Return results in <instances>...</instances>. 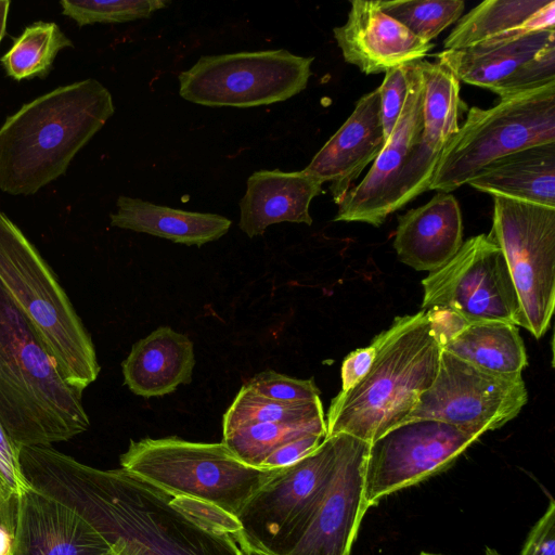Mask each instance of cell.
I'll return each instance as SVG.
<instances>
[{
  "label": "cell",
  "instance_id": "obj_1",
  "mask_svg": "<svg viewBox=\"0 0 555 555\" xmlns=\"http://www.w3.org/2000/svg\"><path fill=\"white\" fill-rule=\"evenodd\" d=\"M20 464L31 488L70 507L109 544L122 540L140 555H250L122 468H95L51 446L20 448Z\"/></svg>",
  "mask_w": 555,
  "mask_h": 555
},
{
  "label": "cell",
  "instance_id": "obj_2",
  "mask_svg": "<svg viewBox=\"0 0 555 555\" xmlns=\"http://www.w3.org/2000/svg\"><path fill=\"white\" fill-rule=\"evenodd\" d=\"M114 112L109 90L94 78L22 105L0 127V191L33 195L55 181Z\"/></svg>",
  "mask_w": 555,
  "mask_h": 555
},
{
  "label": "cell",
  "instance_id": "obj_3",
  "mask_svg": "<svg viewBox=\"0 0 555 555\" xmlns=\"http://www.w3.org/2000/svg\"><path fill=\"white\" fill-rule=\"evenodd\" d=\"M81 390L68 385L38 334L0 284V424L18 447L51 446L86 431Z\"/></svg>",
  "mask_w": 555,
  "mask_h": 555
},
{
  "label": "cell",
  "instance_id": "obj_4",
  "mask_svg": "<svg viewBox=\"0 0 555 555\" xmlns=\"http://www.w3.org/2000/svg\"><path fill=\"white\" fill-rule=\"evenodd\" d=\"M372 344L376 354L367 373L332 400L325 437L347 434L371 443L405 422L434 383L442 347L425 310L397 317Z\"/></svg>",
  "mask_w": 555,
  "mask_h": 555
},
{
  "label": "cell",
  "instance_id": "obj_5",
  "mask_svg": "<svg viewBox=\"0 0 555 555\" xmlns=\"http://www.w3.org/2000/svg\"><path fill=\"white\" fill-rule=\"evenodd\" d=\"M0 284L38 334L63 379L83 391L100 373L92 339L50 266L1 210Z\"/></svg>",
  "mask_w": 555,
  "mask_h": 555
},
{
  "label": "cell",
  "instance_id": "obj_6",
  "mask_svg": "<svg viewBox=\"0 0 555 555\" xmlns=\"http://www.w3.org/2000/svg\"><path fill=\"white\" fill-rule=\"evenodd\" d=\"M119 463L120 468L172 498L206 501L236 518L249 498L278 472L243 463L222 441L193 442L178 437L130 440Z\"/></svg>",
  "mask_w": 555,
  "mask_h": 555
},
{
  "label": "cell",
  "instance_id": "obj_7",
  "mask_svg": "<svg viewBox=\"0 0 555 555\" xmlns=\"http://www.w3.org/2000/svg\"><path fill=\"white\" fill-rule=\"evenodd\" d=\"M555 142V82L472 107L443 147L429 190L451 193L491 162L519 150Z\"/></svg>",
  "mask_w": 555,
  "mask_h": 555
},
{
  "label": "cell",
  "instance_id": "obj_8",
  "mask_svg": "<svg viewBox=\"0 0 555 555\" xmlns=\"http://www.w3.org/2000/svg\"><path fill=\"white\" fill-rule=\"evenodd\" d=\"M345 434L325 437L297 463L278 469L237 515L240 544L250 555H288L334 475Z\"/></svg>",
  "mask_w": 555,
  "mask_h": 555
},
{
  "label": "cell",
  "instance_id": "obj_9",
  "mask_svg": "<svg viewBox=\"0 0 555 555\" xmlns=\"http://www.w3.org/2000/svg\"><path fill=\"white\" fill-rule=\"evenodd\" d=\"M492 197L489 234L504 255L520 306L521 326L541 338L555 304V208Z\"/></svg>",
  "mask_w": 555,
  "mask_h": 555
},
{
  "label": "cell",
  "instance_id": "obj_10",
  "mask_svg": "<svg viewBox=\"0 0 555 555\" xmlns=\"http://www.w3.org/2000/svg\"><path fill=\"white\" fill-rule=\"evenodd\" d=\"M312 62L285 49L203 55L179 74V94L211 107L269 105L305 90Z\"/></svg>",
  "mask_w": 555,
  "mask_h": 555
},
{
  "label": "cell",
  "instance_id": "obj_11",
  "mask_svg": "<svg viewBox=\"0 0 555 555\" xmlns=\"http://www.w3.org/2000/svg\"><path fill=\"white\" fill-rule=\"evenodd\" d=\"M422 285V310L444 309L467 322L503 321L521 326L520 306L504 255L489 233L464 242Z\"/></svg>",
  "mask_w": 555,
  "mask_h": 555
},
{
  "label": "cell",
  "instance_id": "obj_12",
  "mask_svg": "<svg viewBox=\"0 0 555 555\" xmlns=\"http://www.w3.org/2000/svg\"><path fill=\"white\" fill-rule=\"evenodd\" d=\"M527 400L521 376L491 374L442 350L434 383L406 421L436 420L481 436L516 417Z\"/></svg>",
  "mask_w": 555,
  "mask_h": 555
},
{
  "label": "cell",
  "instance_id": "obj_13",
  "mask_svg": "<svg viewBox=\"0 0 555 555\" xmlns=\"http://www.w3.org/2000/svg\"><path fill=\"white\" fill-rule=\"evenodd\" d=\"M480 436L429 418L405 421L370 443L363 478L367 508L449 468Z\"/></svg>",
  "mask_w": 555,
  "mask_h": 555
},
{
  "label": "cell",
  "instance_id": "obj_14",
  "mask_svg": "<svg viewBox=\"0 0 555 555\" xmlns=\"http://www.w3.org/2000/svg\"><path fill=\"white\" fill-rule=\"evenodd\" d=\"M421 61L406 65L408 93L397 124L364 179L351 188L338 205L334 221L379 227L396 211L398 183L422 131L424 77Z\"/></svg>",
  "mask_w": 555,
  "mask_h": 555
},
{
  "label": "cell",
  "instance_id": "obj_15",
  "mask_svg": "<svg viewBox=\"0 0 555 555\" xmlns=\"http://www.w3.org/2000/svg\"><path fill=\"white\" fill-rule=\"evenodd\" d=\"M369 447V442L345 434L325 494L288 555H350L369 509L363 493Z\"/></svg>",
  "mask_w": 555,
  "mask_h": 555
},
{
  "label": "cell",
  "instance_id": "obj_16",
  "mask_svg": "<svg viewBox=\"0 0 555 555\" xmlns=\"http://www.w3.org/2000/svg\"><path fill=\"white\" fill-rule=\"evenodd\" d=\"M111 544L70 507L29 487L15 499L13 555H100Z\"/></svg>",
  "mask_w": 555,
  "mask_h": 555
},
{
  "label": "cell",
  "instance_id": "obj_17",
  "mask_svg": "<svg viewBox=\"0 0 555 555\" xmlns=\"http://www.w3.org/2000/svg\"><path fill=\"white\" fill-rule=\"evenodd\" d=\"M333 33L345 62L366 75L421 61L434 48L384 13L377 1L352 0L346 23Z\"/></svg>",
  "mask_w": 555,
  "mask_h": 555
},
{
  "label": "cell",
  "instance_id": "obj_18",
  "mask_svg": "<svg viewBox=\"0 0 555 555\" xmlns=\"http://www.w3.org/2000/svg\"><path fill=\"white\" fill-rule=\"evenodd\" d=\"M424 92L422 131L399 181L401 194L412 201L429 190L439 156L459 130L462 106L460 81L441 63L421 61Z\"/></svg>",
  "mask_w": 555,
  "mask_h": 555
},
{
  "label": "cell",
  "instance_id": "obj_19",
  "mask_svg": "<svg viewBox=\"0 0 555 555\" xmlns=\"http://www.w3.org/2000/svg\"><path fill=\"white\" fill-rule=\"evenodd\" d=\"M385 142L377 88L358 100L351 115L304 171L322 184L330 182L333 201L340 205L353 181L374 162Z\"/></svg>",
  "mask_w": 555,
  "mask_h": 555
},
{
  "label": "cell",
  "instance_id": "obj_20",
  "mask_svg": "<svg viewBox=\"0 0 555 555\" xmlns=\"http://www.w3.org/2000/svg\"><path fill=\"white\" fill-rule=\"evenodd\" d=\"M462 237V212L456 198L438 192L425 205L398 218L393 248L401 262L431 272L459 251Z\"/></svg>",
  "mask_w": 555,
  "mask_h": 555
},
{
  "label": "cell",
  "instance_id": "obj_21",
  "mask_svg": "<svg viewBox=\"0 0 555 555\" xmlns=\"http://www.w3.org/2000/svg\"><path fill=\"white\" fill-rule=\"evenodd\" d=\"M240 201V229L248 236L262 235L271 224L294 222L312 224V199L322 193V183L301 171L259 170L246 182Z\"/></svg>",
  "mask_w": 555,
  "mask_h": 555
},
{
  "label": "cell",
  "instance_id": "obj_22",
  "mask_svg": "<svg viewBox=\"0 0 555 555\" xmlns=\"http://www.w3.org/2000/svg\"><path fill=\"white\" fill-rule=\"evenodd\" d=\"M194 366L192 340L169 326H160L133 344L121 363L125 384L143 398L163 397L190 384Z\"/></svg>",
  "mask_w": 555,
  "mask_h": 555
},
{
  "label": "cell",
  "instance_id": "obj_23",
  "mask_svg": "<svg viewBox=\"0 0 555 555\" xmlns=\"http://www.w3.org/2000/svg\"><path fill=\"white\" fill-rule=\"evenodd\" d=\"M553 29V0H488L459 20L444 40V50L464 49Z\"/></svg>",
  "mask_w": 555,
  "mask_h": 555
},
{
  "label": "cell",
  "instance_id": "obj_24",
  "mask_svg": "<svg viewBox=\"0 0 555 555\" xmlns=\"http://www.w3.org/2000/svg\"><path fill=\"white\" fill-rule=\"evenodd\" d=\"M467 184L492 196L555 208V142L500 157L483 167Z\"/></svg>",
  "mask_w": 555,
  "mask_h": 555
},
{
  "label": "cell",
  "instance_id": "obj_25",
  "mask_svg": "<svg viewBox=\"0 0 555 555\" xmlns=\"http://www.w3.org/2000/svg\"><path fill=\"white\" fill-rule=\"evenodd\" d=\"M109 219L112 227L189 246L217 241L232 224L230 219L217 214L186 211L124 195L117 198L116 211Z\"/></svg>",
  "mask_w": 555,
  "mask_h": 555
},
{
  "label": "cell",
  "instance_id": "obj_26",
  "mask_svg": "<svg viewBox=\"0 0 555 555\" xmlns=\"http://www.w3.org/2000/svg\"><path fill=\"white\" fill-rule=\"evenodd\" d=\"M555 41V29L537 30L521 37L443 50L436 57L459 81L492 92L521 64Z\"/></svg>",
  "mask_w": 555,
  "mask_h": 555
},
{
  "label": "cell",
  "instance_id": "obj_27",
  "mask_svg": "<svg viewBox=\"0 0 555 555\" xmlns=\"http://www.w3.org/2000/svg\"><path fill=\"white\" fill-rule=\"evenodd\" d=\"M441 347L485 372L501 376H521L528 364L518 327L503 321L465 322Z\"/></svg>",
  "mask_w": 555,
  "mask_h": 555
},
{
  "label": "cell",
  "instance_id": "obj_28",
  "mask_svg": "<svg viewBox=\"0 0 555 555\" xmlns=\"http://www.w3.org/2000/svg\"><path fill=\"white\" fill-rule=\"evenodd\" d=\"M69 47L73 41L56 23L38 21L24 28L0 62L7 76L16 81L44 79L59 52Z\"/></svg>",
  "mask_w": 555,
  "mask_h": 555
},
{
  "label": "cell",
  "instance_id": "obj_29",
  "mask_svg": "<svg viewBox=\"0 0 555 555\" xmlns=\"http://www.w3.org/2000/svg\"><path fill=\"white\" fill-rule=\"evenodd\" d=\"M310 434L326 436L325 416L291 423L242 425L223 433L222 442L240 461L260 468L262 461L274 450Z\"/></svg>",
  "mask_w": 555,
  "mask_h": 555
},
{
  "label": "cell",
  "instance_id": "obj_30",
  "mask_svg": "<svg viewBox=\"0 0 555 555\" xmlns=\"http://www.w3.org/2000/svg\"><path fill=\"white\" fill-rule=\"evenodd\" d=\"M324 417L321 399L283 402L267 398L244 384L223 415V433L246 424L291 423Z\"/></svg>",
  "mask_w": 555,
  "mask_h": 555
},
{
  "label": "cell",
  "instance_id": "obj_31",
  "mask_svg": "<svg viewBox=\"0 0 555 555\" xmlns=\"http://www.w3.org/2000/svg\"><path fill=\"white\" fill-rule=\"evenodd\" d=\"M380 10L423 41L431 42L442 30L460 20L462 0H378Z\"/></svg>",
  "mask_w": 555,
  "mask_h": 555
},
{
  "label": "cell",
  "instance_id": "obj_32",
  "mask_svg": "<svg viewBox=\"0 0 555 555\" xmlns=\"http://www.w3.org/2000/svg\"><path fill=\"white\" fill-rule=\"evenodd\" d=\"M166 0H62V14L73 20L78 27L96 23H126L150 17L166 8Z\"/></svg>",
  "mask_w": 555,
  "mask_h": 555
},
{
  "label": "cell",
  "instance_id": "obj_33",
  "mask_svg": "<svg viewBox=\"0 0 555 555\" xmlns=\"http://www.w3.org/2000/svg\"><path fill=\"white\" fill-rule=\"evenodd\" d=\"M555 82V41L521 64L493 91L501 100Z\"/></svg>",
  "mask_w": 555,
  "mask_h": 555
},
{
  "label": "cell",
  "instance_id": "obj_34",
  "mask_svg": "<svg viewBox=\"0 0 555 555\" xmlns=\"http://www.w3.org/2000/svg\"><path fill=\"white\" fill-rule=\"evenodd\" d=\"M245 384L259 395L278 401L306 402L320 399V390L313 378L299 379L274 371H264Z\"/></svg>",
  "mask_w": 555,
  "mask_h": 555
},
{
  "label": "cell",
  "instance_id": "obj_35",
  "mask_svg": "<svg viewBox=\"0 0 555 555\" xmlns=\"http://www.w3.org/2000/svg\"><path fill=\"white\" fill-rule=\"evenodd\" d=\"M406 65L388 69L378 87L379 117L386 139L393 130L406 98L409 86Z\"/></svg>",
  "mask_w": 555,
  "mask_h": 555
},
{
  "label": "cell",
  "instance_id": "obj_36",
  "mask_svg": "<svg viewBox=\"0 0 555 555\" xmlns=\"http://www.w3.org/2000/svg\"><path fill=\"white\" fill-rule=\"evenodd\" d=\"M171 504L214 532L230 534L240 543L241 526L237 518L219 506L189 496H171ZM241 545V544H240Z\"/></svg>",
  "mask_w": 555,
  "mask_h": 555
},
{
  "label": "cell",
  "instance_id": "obj_37",
  "mask_svg": "<svg viewBox=\"0 0 555 555\" xmlns=\"http://www.w3.org/2000/svg\"><path fill=\"white\" fill-rule=\"evenodd\" d=\"M0 481L12 498H16L30 486L23 476L20 464V448L9 438L0 424Z\"/></svg>",
  "mask_w": 555,
  "mask_h": 555
},
{
  "label": "cell",
  "instance_id": "obj_38",
  "mask_svg": "<svg viewBox=\"0 0 555 555\" xmlns=\"http://www.w3.org/2000/svg\"><path fill=\"white\" fill-rule=\"evenodd\" d=\"M520 555H555V502H550L544 514L531 528Z\"/></svg>",
  "mask_w": 555,
  "mask_h": 555
},
{
  "label": "cell",
  "instance_id": "obj_39",
  "mask_svg": "<svg viewBox=\"0 0 555 555\" xmlns=\"http://www.w3.org/2000/svg\"><path fill=\"white\" fill-rule=\"evenodd\" d=\"M324 438L323 435L310 434L289 441L270 453L260 464V468L279 469L291 466L313 452Z\"/></svg>",
  "mask_w": 555,
  "mask_h": 555
},
{
  "label": "cell",
  "instance_id": "obj_40",
  "mask_svg": "<svg viewBox=\"0 0 555 555\" xmlns=\"http://www.w3.org/2000/svg\"><path fill=\"white\" fill-rule=\"evenodd\" d=\"M376 354V348L370 346L351 351L341 364V391L353 387L370 370Z\"/></svg>",
  "mask_w": 555,
  "mask_h": 555
},
{
  "label": "cell",
  "instance_id": "obj_41",
  "mask_svg": "<svg viewBox=\"0 0 555 555\" xmlns=\"http://www.w3.org/2000/svg\"><path fill=\"white\" fill-rule=\"evenodd\" d=\"M15 499L8 494L0 481V528L12 537L15 522Z\"/></svg>",
  "mask_w": 555,
  "mask_h": 555
},
{
  "label": "cell",
  "instance_id": "obj_42",
  "mask_svg": "<svg viewBox=\"0 0 555 555\" xmlns=\"http://www.w3.org/2000/svg\"><path fill=\"white\" fill-rule=\"evenodd\" d=\"M100 555H140L137 551L129 547L122 540H116L111 544L107 551Z\"/></svg>",
  "mask_w": 555,
  "mask_h": 555
},
{
  "label": "cell",
  "instance_id": "obj_43",
  "mask_svg": "<svg viewBox=\"0 0 555 555\" xmlns=\"http://www.w3.org/2000/svg\"><path fill=\"white\" fill-rule=\"evenodd\" d=\"M10 5H11L10 0H0V42L5 35Z\"/></svg>",
  "mask_w": 555,
  "mask_h": 555
},
{
  "label": "cell",
  "instance_id": "obj_44",
  "mask_svg": "<svg viewBox=\"0 0 555 555\" xmlns=\"http://www.w3.org/2000/svg\"><path fill=\"white\" fill-rule=\"evenodd\" d=\"M485 555H500L495 548L487 546L485 550Z\"/></svg>",
  "mask_w": 555,
  "mask_h": 555
},
{
  "label": "cell",
  "instance_id": "obj_45",
  "mask_svg": "<svg viewBox=\"0 0 555 555\" xmlns=\"http://www.w3.org/2000/svg\"><path fill=\"white\" fill-rule=\"evenodd\" d=\"M420 555H440V554H434L428 552H421Z\"/></svg>",
  "mask_w": 555,
  "mask_h": 555
},
{
  "label": "cell",
  "instance_id": "obj_46",
  "mask_svg": "<svg viewBox=\"0 0 555 555\" xmlns=\"http://www.w3.org/2000/svg\"><path fill=\"white\" fill-rule=\"evenodd\" d=\"M5 555H13V552L11 551V552H9V553H8V554H5Z\"/></svg>",
  "mask_w": 555,
  "mask_h": 555
}]
</instances>
